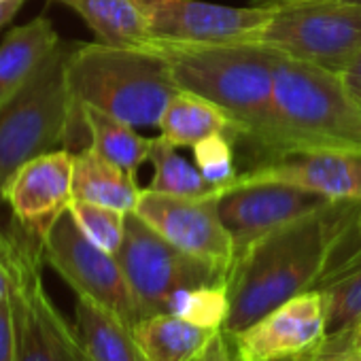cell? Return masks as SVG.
<instances>
[{"label": "cell", "instance_id": "cell-36", "mask_svg": "<svg viewBox=\"0 0 361 361\" xmlns=\"http://www.w3.org/2000/svg\"><path fill=\"white\" fill-rule=\"evenodd\" d=\"M285 3H310V0H285Z\"/></svg>", "mask_w": 361, "mask_h": 361}, {"label": "cell", "instance_id": "cell-35", "mask_svg": "<svg viewBox=\"0 0 361 361\" xmlns=\"http://www.w3.org/2000/svg\"><path fill=\"white\" fill-rule=\"evenodd\" d=\"M331 348H336V346H331ZM338 350H344L350 357V361H361V348H338Z\"/></svg>", "mask_w": 361, "mask_h": 361}, {"label": "cell", "instance_id": "cell-5", "mask_svg": "<svg viewBox=\"0 0 361 361\" xmlns=\"http://www.w3.org/2000/svg\"><path fill=\"white\" fill-rule=\"evenodd\" d=\"M274 96L287 155L361 153V98L342 75L281 56Z\"/></svg>", "mask_w": 361, "mask_h": 361}, {"label": "cell", "instance_id": "cell-1", "mask_svg": "<svg viewBox=\"0 0 361 361\" xmlns=\"http://www.w3.org/2000/svg\"><path fill=\"white\" fill-rule=\"evenodd\" d=\"M149 47L161 54L178 90L217 104L234 123L238 140L253 145L262 161L287 157L274 96L281 54L255 43L153 41Z\"/></svg>", "mask_w": 361, "mask_h": 361}, {"label": "cell", "instance_id": "cell-22", "mask_svg": "<svg viewBox=\"0 0 361 361\" xmlns=\"http://www.w3.org/2000/svg\"><path fill=\"white\" fill-rule=\"evenodd\" d=\"M81 111L90 134L87 147H92L98 155L132 174H136V170L149 161L153 138L140 136L132 123L106 115L98 109L83 106Z\"/></svg>", "mask_w": 361, "mask_h": 361}, {"label": "cell", "instance_id": "cell-25", "mask_svg": "<svg viewBox=\"0 0 361 361\" xmlns=\"http://www.w3.org/2000/svg\"><path fill=\"white\" fill-rule=\"evenodd\" d=\"M323 293L327 300V338L323 344H344L361 327V266Z\"/></svg>", "mask_w": 361, "mask_h": 361}, {"label": "cell", "instance_id": "cell-21", "mask_svg": "<svg viewBox=\"0 0 361 361\" xmlns=\"http://www.w3.org/2000/svg\"><path fill=\"white\" fill-rule=\"evenodd\" d=\"M132 331L149 361H190L219 329H207L176 314L159 312L140 319Z\"/></svg>", "mask_w": 361, "mask_h": 361}, {"label": "cell", "instance_id": "cell-10", "mask_svg": "<svg viewBox=\"0 0 361 361\" xmlns=\"http://www.w3.org/2000/svg\"><path fill=\"white\" fill-rule=\"evenodd\" d=\"M134 213L176 249L230 274L234 238L219 213V196L180 198L142 190Z\"/></svg>", "mask_w": 361, "mask_h": 361}, {"label": "cell", "instance_id": "cell-30", "mask_svg": "<svg viewBox=\"0 0 361 361\" xmlns=\"http://www.w3.org/2000/svg\"><path fill=\"white\" fill-rule=\"evenodd\" d=\"M16 285V268L11 253V238L0 232V300H9Z\"/></svg>", "mask_w": 361, "mask_h": 361}, {"label": "cell", "instance_id": "cell-12", "mask_svg": "<svg viewBox=\"0 0 361 361\" xmlns=\"http://www.w3.org/2000/svg\"><path fill=\"white\" fill-rule=\"evenodd\" d=\"M325 338L327 300L317 289L279 304L230 336L238 361H289L319 348Z\"/></svg>", "mask_w": 361, "mask_h": 361}, {"label": "cell", "instance_id": "cell-9", "mask_svg": "<svg viewBox=\"0 0 361 361\" xmlns=\"http://www.w3.org/2000/svg\"><path fill=\"white\" fill-rule=\"evenodd\" d=\"M43 257L75 289L77 298L100 304L130 327L140 321L117 255L94 245L81 232L71 211L60 215L45 234Z\"/></svg>", "mask_w": 361, "mask_h": 361}, {"label": "cell", "instance_id": "cell-4", "mask_svg": "<svg viewBox=\"0 0 361 361\" xmlns=\"http://www.w3.org/2000/svg\"><path fill=\"white\" fill-rule=\"evenodd\" d=\"M73 45L75 41H60L35 75L0 104V194L30 159L56 149L79 147L81 151L85 149L83 136L90 145L83 111L73 100L66 81Z\"/></svg>", "mask_w": 361, "mask_h": 361}, {"label": "cell", "instance_id": "cell-2", "mask_svg": "<svg viewBox=\"0 0 361 361\" xmlns=\"http://www.w3.org/2000/svg\"><path fill=\"white\" fill-rule=\"evenodd\" d=\"M331 236V200H319L289 224L257 238L228 274L230 317L226 334H238L279 304L312 291Z\"/></svg>", "mask_w": 361, "mask_h": 361}, {"label": "cell", "instance_id": "cell-34", "mask_svg": "<svg viewBox=\"0 0 361 361\" xmlns=\"http://www.w3.org/2000/svg\"><path fill=\"white\" fill-rule=\"evenodd\" d=\"M327 346H336V348H353V346H359L361 348V327L355 331V336L348 342H344V344H327Z\"/></svg>", "mask_w": 361, "mask_h": 361}, {"label": "cell", "instance_id": "cell-27", "mask_svg": "<svg viewBox=\"0 0 361 361\" xmlns=\"http://www.w3.org/2000/svg\"><path fill=\"white\" fill-rule=\"evenodd\" d=\"M236 140L228 134H213L194 147V159L198 170L211 185L226 190L238 178V168L234 159Z\"/></svg>", "mask_w": 361, "mask_h": 361}, {"label": "cell", "instance_id": "cell-37", "mask_svg": "<svg viewBox=\"0 0 361 361\" xmlns=\"http://www.w3.org/2000/svg\"><path fill=\"white\" fill-rule=\"evenodd\" d=\"M353 3H361V0H353Z\"/></svg>", "mask_w": 361, "mask_h": 361}, {"label": "cell", "instance_id": "cell-38", "mask_svg": "<svg viewBox=\"0 0 361 361\" xmlns=\"http://www.w3.org/2000/svg\"><path fill=\"white\" fill-rule=\"evenodd\" d=\"M353 348H359V346H353Z\"/></svg>", "mask_w": 361, "mask_h": 361}, {"label": "cell", "instance_id": "cell-6", "mask_svg": "<svg viewBox=\"0 0 361 361\" xmlns=\"http://www.w3.org/2000/svg\"><path fill=\"white\" fill-rule=\"evenodd\" d=\"M274 11L251 43L338 75L361 54V3L270 0Z\"/></svg>", "mask_w": 361, "mask_h": 361}, {"label": "cell", "instance_id": "cell-8", "mask_svg": "<svg viewBox=\"0 0 361 361\" xmlns=\"http://www.w3.org/2000/svg\"><path fill=\"white\" fill-rule=\"evenodd\" d=\"M128 287L140 319L166 312L172 293L185 287L228 283V276L211 264L176 249L136 213H128L126 236L117 251Z\"/></svg>", "mask_w": 361, "mask_h": 361}, {"label": "cell", "instance_id": "cell-31", "mask_svg": "<svg viewBox=\"0 0 361 361\" xmlns=\"http://www.w3.org/2000/svg\"><path fill=\"white\" fill-rule=\"evenodd\" d=\"M289 361H350V357L344 350L321 344L319 348H314V350H310L306 355H300L295 359H289Z\"/></svg>", "mask_w": 361, "mask_h": 361}, {"label": "cell", "instance_id": "cell-7", "mask_svg": "<svg viewBox=\"0 0 361 361\" xmlns=\"http://www.w3.org/2000/svg\"><path fill=\"white\" fill-rule=\"evenodd\" d=\"M11 238L16 285L9 298L18 361H85L77 329L62 317L41 279L43 243L18 228Z\"/></svg>", "mask_w": 361, "mask_h": 361}, {"label": "cell", "instance_id": "cell-13", "mask_svg": "<svg viewBox=\"0 0 361 361\" xmlns=\"http://www.w3.org/2000/svg\"><path fill=\"white\" fill-rule=\"evenodd\" d=\"M73 164L75 153L68 149L39 155L24 164L0 194L18 228L39 243L73 204Z\"/></svg>", "mask_w": 361, "mask_h": 361}, {"label": "cell", "instance_id": "cell-15", "mask_svg": "<svg viewBox=\"0 0 361 361\" xmlns=\"http://www.w3.org/2000/svg\"><path fill=\"white\" fill-rule=\"evenodd\" d=\"M319 200L323 198L279 183H232L219 196V213L238 255L257 238L312 209Z\"/></svg>", "mask_w": 361, "mask_h": 361}, {"label": "cell", "instance_id": "cell-14", "mask_svg": "<svg viewBox=\"0 0 361 361\" xmlns=\"http://www.w3.org/2000/svg\"><path fill=\"white\" fill-rule=\"evenodd\" d=\"M234 183H279L323 200H361V153H298L262 161Z\"/></svg>", "mask_w": 361, "mask_h": 361}, {"label": "cell", "instance_id": "cell-16", "mask_svg": "<svg viewBox=\"0 0 361 361\" xmlns=\"http://www.w3.org/2000/svg\"><path fill=\"white\" fill-rule=\"evenodd\" d=\"M60 41V35L45 16L7 32L0 43V104L9 100L35 75Z\"/></svg>", "mask_w": 361, "mask_h": 361}, {"label": "cell", "instance_id": "cell-3", "mask_svg": "<svg viewBox=\"0 0 361 361\" xmlns=\"http://www.w3.org/2000/svg\"><path fill=\"white\" fill-rule=\"evenodd\" d=\"M66 81L79 109H98L134 128L159 126L178 92L166 60L153 47H113L100 41H75Z\"/></svg>", "mask_w": 361, "mask_h": 361}, {"label": "cell", "instance_id": "cell-32", "mask_svg": "<svg viewBox=\"0 0 361 361\" xmlns=\"http://www.w3.org/2000/svg\"><path fill=\"white\" fill-rule=\"evenodd\" d=\"M24 3L26 0H0V30L16 20V16L24 7Z\"/></svg>", "mask_w": 361, "mask_h": 361}, {"label": "cell", "instance_id": "cell-19", "mask_svg": "<svg viewBox=\"0 0 361 361\" xmlns=\"http://www.w3.org/2000/svg\"><path fill=\"white\" fill-rule=\"evenodd\" d=\"M157 128L159 136H164L176 149H194L200 140L213 134H228L238 142L234 123L217 104L183 90L172 96Z\"/></svg>", "mask_w": 361, "mask_h": 361}, {"label": "cell", "instance_id": "cell-20", "mask_svg": "<svg viewBox=\"0 0 361 361\" xmlns=\"http://www.w3.org/2000/svg\"><path fill=\"white\" fill-rule=\"evenodd\" d=\"M73 9L98 37L113 47H149L153 37L134 0H54Z\"/></svg>", "mask_w": 361, "mask_h": 361}, {"label": "cell", "instance_id": "cell-18", "mask_svg": "<svg viewBox=\"0 0 361 361\" xmlns=\"http://www.w3.org/2000/svg\"><path fill=\"white\" fill-rule=\"evenodd\" d=\"M75 317L85 361H149L132 327L111 310L87 298H77Z\"/></svg>", "mask_w": 361, "mask_h": 361}, {"label": "cell", "instance_id": "cell-11", "mask_svg": "<svg viewBox=\"0 0 361 361\" xmlns=\"http://www.w3.org/2000/svg\"><path fill=\"white\" fill-rule=\"evenodd\" d=\"M153 41L168 43H251L274 7H228L204 0H134Z\"/></svg>", "mask_w": 361, "mask_h": 361}, {"label": "cell", "instance_id": "cell-33", "mask_svg": "<svg viewBox=\"0 0 361 361\" xmlns=\"http://www.w3.org/2000/svg\"><path fill=\"white\" fill-rule=\"evenodd\" d=\"M344 79H346V83L359 94V98H361V54L353 60V64L344 71V75H342Z\"/></svg>", "mask_w": 361, "mask_h": 361}, {"label": "cell", "instance_id": "cell-29", "mask_svg": "<svg viewBox=\"0 0 361 361\" xmlns=\"http://www.w3.org/2000/svg\"><path fill=\"white\" fill-rule=\"evenodd\" d=\"M0 361L16 359V331H13V312L9 300H0Z\"/></svg>", "mask_w": 361, "mask_h": 361}, {"label": "cell", "instance_id": "cell-26", "mask_svg": "<svg viewBox=\"0 0 361 361\" xmlns=\"http://www.w3.org/2000/svg\"><path fill=\"white\" fill-rule=\"evenodd\" d=\"M68 211L73 219L77 221V226L81 228V232L94 245L117 255L126 236L128 213H121L111 207L94 204V202H83V200H73Z\"/></svg>", "mask_w": 361, "mask_h": 361}, {"label": "cell", "instance_id": "cell-24", "mask_svg": "<svg viewBox=\"0 0 361 361\" xmlns=\"http://www.w3.org/2000/svg\"><path fill=\"white\" fill-rule=\"evenodd\" d=\"M166 312L176 314L207 329H224L230 317L228 283L178 289L176 293L170 295Z\"/></svg>", "mask_w": 361, "mask_h": 361}, {"label": "cell", "instance_id": "cell-17", "mask_svg": "<svg viewBox=\"0 0 361 361\" xmlns=\"http://www.w3.org/2000/svg\"><path fill=\"white\" fill-rule=\"evenodd\" d=\"M142 190L132 172L98 155L92 147L75 153L73 164V200L94 202L134 213Z\"/></svg>", "mask_w": 361, "mask_h": 361}, {"label": "cell", "instance_id": "cell-28", "mask_svg": "<svg viewBox=\"0 0 361 361\" xmlns=\"http://www.w3.org/2000/svg\"><path fill=\"white\" fill-rule=\"evenodd\" d=\"M190 361H238V357L234 353L230 336L224 329H219L204 344V348L198 355H194Z\"/></svg>", "mask_w": 361, "mask_h": 361}, {"label": "cell", "instance_id": "cell-23", "mask_svg": "<svg viewBox=\"0 0 361 361\" xmlns=\"http://www.w3.org/2000/svg\"><path fill=\"white\" fill-rule=\"evenodd\" d=\"M149 161L153 166V176L147 190L166 194V196H180V198H207V196H221L224 190L211 185L204 174L198 170L196 164L188 161L183 155H178L176 147L170 145L164 136L153 138Z\"/></svg>", "mask_w": 361, "mask_h": 361}]
</instances>
